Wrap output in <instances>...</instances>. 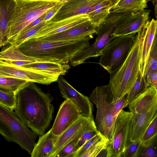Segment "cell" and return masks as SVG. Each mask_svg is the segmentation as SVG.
<instances>
[{
    "label": "cell",
    "instance_id": "14",
    "mask_svg": "<svg viewBox=\"0 0 157 157\" xmlns=\"http://www.w3.org/2000/svg\"><path fill=\"white\" fill-rule=\"evenodd\" d=\"M140 43V71L144 76L145 67L155 36L157 33V21L153 18L148 21L137 33Z\"/></svg>",
    "mask_w": 157,
    "mask_h": 157
},
{
    "label": "cell",
    "instance_id": "37",
    "mask_svg": "<svg viewBox=\"0 0 157 157\" xmlns=\"http://www.w3.org/2000/svg\"><path fill=\"white\" fill-rule=\"evenodd\" d=\"M140 145L139 140L132 142L125 150L121 157H137Z\"/></svg>",
    "mask_w": 157,
    "mask_h": 157
},
{
    "label": "cell",
    "instance_id": "39",
    "mask_svg": "<svg viewBox=\"0 0 157 157\" xmlns=\"http://www.w3.org/2000/svg\"><path fill=\"white\" fill-rule=\"evenodd\" d=\"M128 93L125 94L122 97L117 100L113 104V109L114 115L117 117L121 111L124 107L126 101Z\"/></svg>",
    "mask_w": 157,
    "mask_h": 157
},
{
    "label": "cell",
    "instance_id": "41",
    "mask_svg": "<svg viewBox=\"0 0 157 157\" xmlns=\"http://www.w3.org/2000/svg\"><path fill=\"white\" fill-rule=\"evenodd\" d=\"M64 3L59 1L54 6L48 10L46 12L44 21H47L51 20Z\"/></svg>",
    "mask_w": 157,
    "mask_h": 157
},
{
    "label": "cell",
    "instance_id": "15",
    "mask_svg": "<svg viewBox=\"0 0 157 157\" xmlns=\"http://www.w3.org/2000/svg\"><path fill=\"white\" fill-rule=\"evenodd\" d=\"M89 19L87 14H82L56 21L51 20L47 21L45 25L29 39L40 38L60 33Z\"/></svg>",
    "mask_w": 157,
    "mask_h": 157
},
{
    "label": "cell",
    "instance_id": "5",
    "mask_svg": "<svg viewBox=\"0 0 157 157\" xmlns=\"http://www.w3.org/2000/svg\"><path fill=\"white\" fill-rule=\"evenodd\" d=\"M0 133L10 142L15 143L30 155L37 135L25 125L10 108L0 104Z\"/></svg>",
    "mask_w": 157,
    "mask_h": 157
},
{
    "label": "cell",
    "instance_id": "27",
    "mask_svg": "<svg viewBox=\"0 0 157 157\" xmlns=\"http://www.w3.org/2000/svg\"><path fill=\"white\" fill-rule=\"evenodd\" d=\"M157 135V113L139 140L141 145L143 147L150 145L156 140Z\"/></svg>",
    "mask_w": 157,
    "mask_h": 157
},
{
    "label": "cell",
    "instance_id": "24",
    "mask_svg": "<svg viewBox=\"0 0 157 157\" xmlns=\"http://www.w3.org/2000/svg\"><path fill=\"white\" fill-rule=\"evenodd\" d=\"M22 67L44 70L59 76L65 75L71 67L67 63L59 61L34 62Z\"/></svg>",
    "mask_w": 157,
    "mask_h": 157
},
{
    "label": "cell",
    "instance_id": "10",
    "mask_svg": "<svg viewBox=\"0 0 157 157\" xmlns=\"http://www.w3.org/2000/svg\"><path fill=\"white\" fill-rule=\"evenodd\" d=\"M59 76L44 70L26 68L0 60V76L12 77L48 85L56 81Z\"/></svg>",
    "mask_w": 157,
    "mask_h": 157
},
{
    "label": "cell",
    "instance_id": "29",
    "mask_svg": "<svg viewBox=\"0 0 157 157\" xmlns=\"http://www.w3.org/2000/svg\"><path fill=\"white\" fill-rule=\"evenodd\" d=\"M146 0H119L111 10H140L147 7Z\"/></svg>",
    "mask_w": 157,
    "mask_h": 157
},
{
    "label": "cell",
    "instance_id": "16",
    "mask_svg": "<svg viewBox=\"0 0 157 157\" xmlns=\"http://www.w3.org/2000/svg\"><path fill=\"white\" fill-rule=\"evenodd\" d=\"M98 25L89 19L63 32L39 39L48 41H63L86 37L92 38L96 34Z\"/></svg>",
    "mask_w": 157,
    "mask_h": 157
},
{
    "label": "cell",
    "instance_id": "32",
    "mask_svg": "<svg viewBox=\"0 0 157 157\" xmlns=\"http://www.w3.org/2000/svg\"><path fill=\"white\" fill-rule=\"evenodd\" d=\"M86 132H81L66 145L57 153L56 157H74L76 152L78 149L77 146V143L82 136Z\"/></svg>",
    "mask_w": 157,
    "mask_h": 157
},
{
    "label": "cell",
    "instance_id": "42",
    "mask_svg": "<svg viewBox=\"0 0 157 157\" xmlns=\"http://www.w3.org/2000/svg\"><path fill=\"white\" fill-rule=\"evenodd\" d=\"M46 13H44L43 15L40 17H39L34 20L32 22H31V23L26 26L25 28L20 33L24 32L32 28L34 26L38 24L42 21H44L46 16Z\"/></svg>",
    "mask_w": 157,
    "mask_h": 157
},
{
    "label": "cell",
    "instance_id": "44",
    "mask_svg": "<svg viewBox=\"0 0 157 157\" xmlns=\"http://www.w3.org/2000/svg\"><path fill=\"white\" fill-rule=\"evenodd\" d=\"M114 6L119 0H107Z\"/></svg>",
    "mask_w": 157,
    "mask_h": 157
},
{
    "label": "cell",
    "instance_id": "34",
    "mask_svg": "<svg viewBox=\"0 0 157 157\" xmlns=\"http://www.w3.org/2000/svg\"><path fill=\"white\" fill-rule=\"evenodd\" d=\"M15 102V93L5 91L0 89V104L13 110Z\"/></svg>",
    "mask_w": 157,
    "mask_h": 157
},
{
    "label": "cell",
    "instance_id": "43",
    "mask_svg": "<svg viewBox=\"0 0 157 157\" xmlns=\"http://www.w3.org/2000/svg\"><path fill=\"white\" fill-rule=\"evenodd\" d=\"M147 2L151 1L152 2L153 4L154 5L155 8V11H157V0H146Z\"/></svg>",
    "mask_w": 157,
    "mask_h": 157
},
{
    "label": "cell",
    "instance_id": "46",
    "mask_svg": "<svg viewBox=\"0 0 157 157\" xmlns=\"http://www.w3.org/2000/svg\"><path fill=\"white\" fill-rule=\"evenodd\" d=\"M17 0H16V1H17Z\"/></svg>",
    "mask_w": 157,
    "mask_h": 157
},
{
    "label": "cell",
    "instance_id": "38",
    "mask_svg": "<svg viewBox=\"0 0 157 157\" xmlns=\"http://www.w3.org/2000/svg\"><path fill=\"white\" fill-rule=\"evenodd\" d=\"M99 132L97 128L90 129L85 132L77 143V146L78 149L87 141L97 134Z\"/></svg>",
    "mask_w": 157,
    "mask_h": 157
},
{
    "label": "cell",
    "instance_id": "19",
    "mask_svg": "<svg viewBox=\"0 0 157 157\" xmlns=\"http://www.w3.org/2000/svg\"><path fill=\"white\" fill-rule=\"evenodd\" d=\"M4 46L0 51V60L10 64L22 66L34 62H57L55 60L28 56L23 53L14 44Z\"/></svg>",
    "mask_w": 157,
    "mask_h": 157
},
{
    "label": "cell",
    "instance_id": "28",
    "mask_svg": "<svg viewBox=\"0 0 157 157\" xmlns=\"http://www.w3.org/2000/svg\"><path fill=\"white\" fill-rule=\"evenodd\" d=\"M29 82L12 77L0 76V89L15 93Z\"/></svg>",
    "mask_w": 157,
    "mask_h": 157
},
{
    "label": "cell",
    "instance_id": "25",
    "mask_svg": "<svg viewBox=\"0 0 157 157\" xmlns=\"http://www.w3.org/2000/svg\"><path fill=\"white\" fill-rule=\"evenodd\" d=\"M113 6L107 0H101L91 9L87 15L93 23L98 25L108 16Z\"/></svg>",
    "mask_w": 157,
    "mask_h": 157
},
{
    "label": "cell",
    "instance_id": "18",
    "mask_svg": "<svg viewBox=\"0 0 157 157\" xmlns=\"http://www.w3.org/2000/svg\"><path fill=\"white\" fill-rule=\"evenodd\" d=\"M101 0H71L64 3L51 20L56 21L78 15L87 14Z\"/></svg>",
    "mask_w": 157,
    "mask_h": 157
},
{
    "label": "cell",
    "instance_id": "11",
    "mask_svg": "<svg viewBox=\"0 0 157 157\" xmlns=\"http://www.w3.org/2000/svg\"><path fill=\"white\" fill-rule=\"evenodd\" d=\"M57 81L62 96L71 102L82 116L94 118L93 104L89 98L77 91L62 75L59 76Z\"/></svg>",
    "mask_w": 157,
    "mask_h": 157
},
{
    "label": "cell",
    "instance_id": "36",
    "mask_svg": "<svg viewBox=\"0 0 157 157\" xmlns=\"http://www.w3.org/2000/svg\"><path fill=\"white\" fill-rule=\"evenodd\" d=\"M156 140L150 145L143 147L140 145L137 157H156Z\"/></svg>",
    "mask_w": 157,
    "mask_h": 157
},
{
    "label": "cell",
    "instance_id": "3",
    "mask_svg": "<svg viewBox=\"0 0 157 157\" xmlns=\"http://www.w3.org/2000/svg\"><path fill=\"white\" fill-rule=\"evenodd\" d=\"M135 13L131 10H111L105 19L98 25L94 42L76 54L70 61L71 65L75 67L90 58L101 56L106 46L115 37L113 33L117 27Z\"/></svg>",
    "mask_w": 157,
    "mask_h": 157
},
{
    "label": "cell",
    "instance_id": "4",
    "mask_svg": "<svg viewBox=\"0 0 157 157\" xmlns=\"http://www.w3.org/2000/svg\"><path fill=\"white\" fill-rule=\"evenodd\" d=\"M140 39L138 34L125 60L121 66L110 75V85L112 103L128 93L134 84L140 71Z\"/></svg>",
    "mask_w": 157,
    "mask_h": 157
},
{
    "label": "cell",
    "instance_id": "2",
    "mask_svg": "<svg viewBox=\"0 0 157 157\" xmlns=\"http://www.w3.org/2000/svg\"><path fill=\"white\" fill-rule=\"evenodd\" d=\"M92 37H86L63 41H48L33 38L18 46L28 56L48 59L67 63L79 52L87 47Z\"/></svg>",
    "mask_w": 157,
    "mask_h": 157
},
{
    "label": "cell",
    "instance_id": "1",
    "mask_svg": "<svg viewBox=\"0 0 157 157\" xmlns=\"http://www.w3.org/2000/svg\"><path fill=\"white\" fill-rule=\"evenodd\" d=\"M14 113L23 124L37 135L45 133L52 120V98L29 82L15 93Z\"/></svg>",
    "mask_w": 157,
    "mask_h": 157
},
{
    "label": "cell",
    "instance_id": "12",
    "mask_svg": "<svg viewBox=\"0 0 157 157\" xmlns=\"http://www.w3.org/2000/svg\"><path fill=\"white\" fill-rule=\"evenodd\" d=\"M95 128H97L94 118L81 116L58 137L51 157H56L62 148L81 132Z\"/></svg>",
    "mask_w": 157,
    "mask_h": 157
},
{
    "label": "cell",
    "instance_id": "35",
    "mask_svg": "<svg viewBox=\"0 0 157 157\" xmlns=\"http://www.w3.org/2000/svg\"><path fill=\"white\" fill-rule=\"evenodd\" d=\"M104 138L105 137L99 132L97 134L87 141L78 149L76 152L74 157H81L89 148Z\"/></svg>",
    "mask_w": 157,
    "mask_h": 157
},
{
    "label": "cell",
    "instance_id": "26",
    "mask_svg": "<svg viewBox=\"0 0 157 157\" xmlns=\"http://www.w3.org/2000/svg\"><path fill=\"white\" fill-rule=\"evenodd\" d=\"M149 86H150L147 82L146 78L142 76L139 71L134 84L130 91L128 93L124 108L128 106L134 98L142 93Z\"/></svg>",
    "mask_w": 157,
    "mask_h": 157
},
{
    "label": "cell",
    "instance_id": "8",
    "mask_svg": "<svg viewBox=\"0 0 157 157\" xmlns=\"http://www.w3.org/2000/svg\"><path fill=\"white\" fill-rule=\"evenodd\" d=\"M135 34L116 37L103 50L99 64L110 75L117 70L125 60L134 43Z\"/></svg>",
    "mask_w": 157,
    "mask_h": 157
},
{
    "label": "cell",
    "instance_id": "40",
    "mask_svg": "<svg viewBox=\"0 0 157 157\" xmlns=\"http://www.w3.org/2000/svg\"><path fill=\"white\" fill-rule=\"evenodd\" d=\"M146 81L150 86L157 87V70H153L145 76Z\"/></svg>",
    "mask_w": 157,
    "mask_h": 157
},
{
    "label": "cell",
    "instance_id": "22",
    "mask_svg": "<svg viewBox=\"0 0 157 157\" xmlns=\"http://www.w3.org/2000/svg\"><path fill=\"white\" fill-rule=\"evenodd\" d=\"M57 138L52 135L51 128L46 133L40 136L30 154L31 157H51Z\"/></svg>",
    "mask_w": 157,
    "mask_h": 157
},
{
    "label": "cell",
    "instance_id": "17",
    "mask_svg": "<svg viewBox=\"0 0 157 157\" xmlns=\"http://www.w3.org/2000/svg\"><path fill=\"white\" fill-rule=\"evenodd\" d=\"M157 102L148 105L134 113L132 130V142L139 140L157 113Z\"/></svg>",
    "mask_w": 157,
    "mask_h": 157
},
{
    "label": "cell",
    "instance_id": "13",
    "mask_svg": "<svg viewBox=\"0 0 157 157\" xmlns=\"http://www.w3.org/2000/svg\"><path fill=\"white\" fill-rule=\"evenodd\" d=\"M75 105L68 100L61 104L51 128L52 133L58 137L81 116Z\"/></svg>",
    "mask_w": 157,
    "mask_h": 157
},
{
    "label": "cell",
    "instance_id": "33",
    "mask_svg": "<svg viewBox=\"0 0 157 157\" xmlns=\"http://www.w3.org/2000/svg\"><path fill=\"white\" fill-rule=\"evenodd\" d=\"M110 142L104 138L93 145L81 157H95L104 150L105 149Z\"/></svg>",
    "mask_w": 157,
    "mask_h": 157
},
{
    "label": "cell",
    "instance_id": "21",
    "mask_svg": "<svg viewBox=\"0 0 157 157\" xmlns=\"http://www.w3.org/2000/svg\"><path fill=\"white\" fill-rule=\"evenodd\" d=\"M16 4V0H0V48L8 43V28Z\"/></svg>",
    "mask_w": 157,
    "mask_h": 157
},
{
    "label": "cell",
    "instance_id": "9",
    "mask_svg": "<svg viewBox=\"0 0 157 157\" xmlns=\"http://www.w3.org/2000/svg\"><path fill=\"white\" fill-rule=\"evenodd\" d=\"M134 113L123 109L116 119L111 141L106 149L107 157H121L126 148L132 142L131 135Z\"/></svg>",
    "mask_w": 157,
    "mask_h": 157
},
{
    "label": "cell",
    "instance_id": "31",
    "mask_svg": "<svg viewBox=\"0 0 157 157\" xmlns=\"http://www.w3.org/2000/svg\"><path fill=\"white\" fill-rule=\"evenodd\" d=\"M157 35L155 36L145 67L144 76L151 71L157 70Z\"/></svg>",
    "mask_w": 157,
    "mask_h": 157
},
{
    "label": "cell",
    "instance_id": "7",
    "mask_svg": "<svg viewBox=\"0 0 157 157\" xmlns=\"http://www.w3.org/2000/svg\"><path fill=\"white\" fill-rule=\"evenodd\" d=\"M89 98L97 107L95 123L97 129L110 142L117 117L113 112L109 84L97 86L90 94Z\"/></svg>",
    "mask_w": 157,
    "mask_h": 157
},
{
    "label": "cell",
    "instance_id": "6",
    "mask_svg": "<svg viewBox=\"0 0 157 157\" xmlns=\"http://www.w3.org/2000/svg\"><path fill=\"white\" fill-rule=\"evenodd\" d=\"M16 2L13 13L8 28V41L52 8L59 0H17Z\"/></svg>",
    "mask_w": 157,
    "mask_h": 157
},
{
    "label": "cell",
    "instance_id": "30",
    "mask_svg": "<svg viewBox=\"0 0 157 157\" xmlns=\"http://www.w3.org/2000/svg\"><path fill=\"white\" fill-rule=\"evenodd\" d=\"M43 21L32 28L21 33L8 41V43L14 44L18 46L33 36L46 23Z\"/></svg>",
    "mask_w": 157,
    "mask_h": 157
},
{
    "label": "cell",
    "instance_id": "20",
    "mask_svg": "<svg viewBox=\"0 0 157 157\" xmlns=\"http://www.w3.org/2000/svg\"><path fill=\"white\" fill-rule=\"evenodd\" d=\"M150 11L144 9L136 13L117 27L113 35L116 37L138 32L148 21Z\"/></svg>",
    "mask_w": 157,
    "mask_h": 157
},
{
    "label": "cell",
    "instance_id": "23",
    "mask_svg": "<svg viewBox=\"0 0 157 157\" xmlns=\"http://www.w3.org/2000/svg\"><path fill=\"white\" fill-rule=\"evenodd\" d=\"M157 102V89L150 86L142 93L134 98L128 105L130 111L137 113L145 107Z\"/></svg>",
    "mask_w": 157,
    "mask_h": 157
},
{
    "label": "cell",
    "instance_id": "45",
    "mask_svg": "<svg viewBox=\"0 0 157 157\" xmlns=\"http://www.w3.org/2000/svg\"><path fill=\"white\" fill-rule=\"evenodd\" d=\"M71 0H59V1L63 3L67 2Z\"/></svg>",
    "mask_w": 157,
    "mask_h": 157
}]
</instances>
